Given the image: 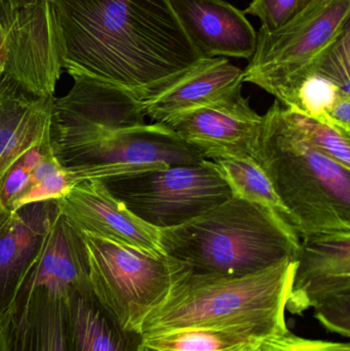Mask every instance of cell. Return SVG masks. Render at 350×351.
Segmentation results:
<instances>
[{"label": "cell", "instance_id": "cell-1", "mask_svg": "<svg viewBox=\"0 0 350 351\" xmlns=\"http://www.w3.org/2000/svg\"><path fill=\"white\" fill-rule=\"evenodd\" d=\"M62 66L123 90L140 103L197 67L205 55L183 29L170 0H51Z\"/></svg>", "mask_w": 350, "mask_h": 351}, {"label": "cell", "instance_id": "cell-2", "mask_svg": "<svg viewBox=\"0 0 350 351\" xmlns=\"http://www.w3.org/2000/svg\"><path fill=\"white\" fill-rule=\"evenodd\" d=\"M296 260L242 276L193 274L179 278L141 328L143 338L188 328L245 330L264 337L289 332L286 306Z\"/></svg>", "mask_w": 350, "mask_h": 351}, {"label": "cell", "instance_id": "cell-3", "mask_svg": "<svg viewBox=\"0 0 350 351\" xmlns=\"http://www.w3.org/2000/svg\"><path fill=\"white\" fill-rule=\"evenodd\" d=\"M160 231L166 255L193 274L247 276L295 260L300 245L268 213L232 195L183 224Z\"/></svg>", "mask_w": 350, "mask_h": 351}, {"label": "cell", "instance_id": "cell-4", "mask_svg": "<svg viewBox=\"0 0 350 351\" xmlns=\"http://www.w3.org/2000/svg\"><path fill=\"white\" fill-rule=\"evenodd\" d=\"M257 162L297 225L300 239L350 232V170L310 145L275 100L262 115Z\"/></svg>", "mask_w": 350, "mask_h": 351}, {"label": "cell", "instance_id": "cell-5", "mask_svg": "<svg viewBox=\"0 0 350 351\" xmlns=\"http://www.w3.org/2000/svg\"><path fill=\"white\" fill-rule=\"evenodd\" d=\"M350 0H305L295 16L273 32L259 30L244 69L250 82L295 106L302 82L312 75L326 49L350 27Z\"/></svg>", "mask_w": 350, "mask_h": 351}, {"label": "cell", "instance_id": "cell-6", "mask_svg": "<svg viewBox=\"0 0 350 351\" xmlns=\"http://www.w3.org/2000/svg\"><path fill=\"white\" fill-rule=\"evenodd\" d=\"M92 293L125 329L141 334L144 321L189 268L166 255H152L80 232Z\"/></svg>", "mask_w": 350, "mask_h": 351}, {"label": "cell", "instance_id": "cell-7", "mask_svg": "<svg viewBox=\"0 0 350 351\" xmlns=\"http://www.w3.org/2000/svg\"><path fill=\"white\" fill-rule=\"evenodd\" d=\"M101 181L134 215L158 229L183 224L232 196L215 164L208 160Z\"/></svg>", "mask_w": 350, "mask_h": 351}, {"label": "cell", "instance_id": "cell-8", "mask_svg": "<svg viewBox=\"0 0 350 351\" xmlns=\"http://www.w3.org/2000/svg\"><path fill=\"white\" fill-rule=\"evenodd\" d=\"M53 154L74 185L84 180H104L205 160L195 147L160 123L111 132Z\"/></svg>", "mask_w": 350, "mask_h": 351}, {"label": "cell", "instance_id": "cell-9", "mask_svg": "<svg viewBox=\"0 0 350 351\" xmlns=\"http://www.w3.org/2000/svg\"><path fill=\"white\" fill-rule=\"evenodd\" d=\"M2 73L25 92L55 97L61 78L62 43L51 0H0Z\"/></svg>", "mask_w": 350, "mask_h": 351}, {"label": "cell", "instance_id": "cell-10", "mask_svg": "<svg viewBox=\"0 0 350 351\" xmlns=\"http://www.w3.org/2000/svg\"><path fill=\"white\" fill-rule=\"evenodd\" d=\"M286 311L314 317L332 333L350 336V232L300 239Z\"/></svg>", "mask_w": 350, "mask_h": 351}, {"label": "cell", "instance_id": "cell-11", "mask_svg": "<svg viewBox=\"0 0 350 351\" xmlns=\"http://www.w3.org/2000/svg\"><path fill=\"white\" fill-rule=\"evenodd\" d=\"M73 80L67 95L53 99L51 123L53 152L145 123L141 103L131 95L86 78Z\"/></svg>", "mask_w": 350, "mask_h": 351}, {"label": "cell", "instance_id": "cell-12", "mask_svg": "<svg viewBox=\"0 0 350 351\" xmlns=\"http://www.w3.org/2000/svg\"><path fill=\"white\" fill-rule=\"evenodd\" d=\"M263 117L242 92L215 104L193 109L164 123L205 160H257Z\"/></svg>", "mask_w": 350, "mask_h": 351}, {"label": "cell", "instance_id": "cell-13", "mask_svg": "<svg viewBox=\"0 0 350 351\" xmlns=\"http://www.w3.org/2000/svg\"><path fill=\"white\" fill-rule=\"evenodd\" d=\"M55 202L60 214L79 232L152 255H166L160 229L134 215L101 180L79 182Z\"/></svg>", "mask_w": 350, "mask_h": 351}, {"label": "cell", "instance_id": "cell-14", "mask_svg": "<svg viewBox=\"0 0 350 351\" xmlns=\"http://www.w3.org/2000/svg\"><path fill=\"white\" fill-rule=\"evenodd\" d=\"M88 289L92 286L82 234L59 212L14 303L24 300L35 291L67 300L75 293Z\"/></svg>", "mask_w": 350, "mask_h": 351}, {"label": "cell", "instance_id": "cell-15", "mask_svg": "<svg viewBox=\"0 0 350 351\" xmlns=\"http://www.w3.org/2000/svg\"><path fill=\"white\" fill-rule=\"evenodd\" d=\"M170 2L185 32L205 57H252L257 32L244 10L225 0Z\"/></svg>", "mask_w": 350, "mask_h": 351}, {"label": "cell", "instance_id": "cell-16", "mask_svg": "<svg viewBox=\"0 0 350 351\" xmlns=\"http://www.w3.org/2000/svg\"><path fill=\"white\" fill-rule=\"evenodd\" d=\"M58 213L55 200L26 204L0 229V319L12 308Z\"/></svg>", "mask_w": 350, "mask_h": 351}, {"label": "cell", "instance_id": "cell-17", "mask_svg": "<svg viewBox=\"0 0 350 351\" xmlns=\"http://www.w3.org/2000/svg\"><path fill=\"white\" fill-rule=\"evenodd\" d=\"M244 70L227 58H207L166 90L141 102L145 117L164 123L199 107L215 104L242 90Z\"/></svg>", "mask_w": 350, "mask_h": 351}, {"label": "cell", "instance_id": "cell-18", "mask_svg": "<svg viewBox=\"0 0 350 351\" xmlns=\"http://www.w3.org/2000/svg\"><path fill=\"white\" fill-rule=\"evenodd\" d=\"M53 99L28 94L0 72V183L25 154L51 140Z\"/></svg>", "mask_w": 350, "mask_h": 351}, {"label": "cell", "instance_id": "cell-19", "mask_svg": "<svg viewBox=\"0 0 350 351\" xmlns=\"http://www.w3.org/2000/svg\"><path fill=\"white\" fill-rule=\"evenodd\" d=\"M4 319L8 351H72L63 299L35 291Z\"/></svg>", "mask_w": 350, "mask_h": 351}, {"label": "cell", "instance_id": "cell-20", "mask_svg": "<svg viewBox=\"0 0 350 351\" xmlns=\"http://www.w3.org/2000/svg\"><path fill=\"white\" fill-rule=\"evenodd\" d=\"M72 351H143V337L125 329L101 304L92 289L66 300Z\"/></svg>", "mask_w": 350, "mask_h": 351}, {"label": "cell", "instance_id": "cell-21", "mask_svg": "<svg viewBox=\"0 0 350 351\" xmlns=\"http://www.w3.org/2000/svg\"><path fill=\"white\" fill-rule=\"evenodd\" d=\"M232 191V195L247 200L268 213L284 230L300 241L297 225L282 202L259 162L251 158H228L212 160Z\"/></svg>", "mask_w": 350, "mask_h": 351}, {"label": "cell", "instance_id": "cell-22", "mask_svg": "<svg viewBox=\"0 0 350 351\" xmlns=\"http://www.w3.org/2000/svg\"><path fill=\"white\" fill-rule=\"evenodd\" d=\"M268 337L245 330L188 328L143 338L156 351H261Z\"/></svg>", "mask_w": 350, "mask_h": 351}, {"label": "cell", "instance_id": "cell-23", "mask_svg": "<svg viewBox=\"0 0 350 351\" xmlns=\"http://www.w3.org/2000/svg\"><path fill=\"white\" fill-rule=\"evenodd\" d=\"M282 114L288 125L305 141L334 162L350 170V135L321 123L299 111L282 105Z\"/></svg>", "mask_w": 350, "mask_h": 351}, {"label": "cell", "instance_id": "cell-24", "mask_svg": "<svg viewBox=\"0 0 350 351\" xmlns=\"http://www.w3.org/2000/svg\"><path fill=\"white\" fill-rule=\"evenodd\" d=\"M347 93L322 76H308L298 90L293 110L323 121L333 105Z\"/></svg>", "mask_w": 350, "mask_h": 351}, {"label": "cell", "instance_id": "cell-25", "mask_svg": "<svg viewBox=\"0 0 350 351\" xmlns=\"http://www.w3.org/2000/svg\"><path fill=\"white\" fill-rule=\"evenodd\" d=\"M51 147V140L41 145L35 146L25 154L6 173L0 183V202L3 204L4 208L12 212L14 202L30 186L33 171Z\"/></svg>", "mask_w": 350, "mask_h": 351}, {"label": "cell", "instance_id": "cell-26", "mask_svg": "<svg viewBox=\"0 0 350 351\" xmlns=\"http://www.w3.org/2000/svg\"><path fill=\"white\" fill-rule=\"evenodd\" d=\"M350 27L326 49L314 74L330 80L350 94Z\"/></svg>", "mask_w": 350, "mask_h": 351}, {"label": "cell", "instance_id": "cell-27", "mask_svg": "<svg viewBox=\"0 0 350 351\" xmlns=\"http://www.w3.org/2000/svg\"><path fill=\"white\" fill-rule=\"evenodd\" d=\"M305 0H252L245 14L261 21V30L273 32L295 16Z\"/></svg>", "mask_w": 350, "mask_h": 351}, {"label": "cell", "instance_id": "cell-28", "mask_svg": "<svg viewBox=\"0 0 350 351\" xmlns=\"http://www.w3.org/2000/svg\"><path fill=\"white\" fill-rule=\"evenodd\" d=\"M74 183L71 178L62 167L61 170L55 174L49 175L41 181L31 185L25 193L14 202L12 212L26 206V204H35V202H49L55 200L65 195Z\"/></svg>", "mask_w": 350, "mask_h": 351}, {"label": "cell", "instance_id": "cell-29", "mask_svg": "<svg viewBox=\"0 0 350 351\" xmlns=\"http://www.w3.org/2000/svg\"><path fill=\"white\" fill-rule=\"evenodd\" d=\"M261 351H350L349 343L308 339L291 332L264 339Z\"/></svg>", "mask_w": 350, "mask_h": 351}, {"label": "cell", "instance_id": "cell-30", "mask_svg": "<svg viewBox=\"0 0 350 351\" xmlns=\"http://www.w3.org/2000/svg\"><path fill=\"white\" fill-rule=\"evenodd\" d=\"M321 123H327L350 135V95L341 97Z\"/></svg>", "mask_w": 350, "mask_h": 351}, {"label": "cell", "instance_id": "cell-31", "mask_svg": "<svg viewBox=\"0 0 350 351\" xmlns=\"http://www.w3.org/2000/svg\"><path fill=\"white\" fill-rule=\"evenodd\" d=\"M0 351H8V341H6L5 319H0Z\"/></svg>", "mask_w": 350, "mask_h": 351}, {"label": "cell", "instance_id": "cell-32", "mask_svg": "<svg viewBox=\"0 0 350 351\" xmlns=\"http://www.w3.org/2000/svg\"><path fill=\"white\" fill-rule=\"evenodd\" d=\"M10 215H12V212L8 210V208H4L3 204L0 202V229H1L2 227H3V225L8 222Z\"/></svg>", "mask_w": 350, "mask_h": 351}, {"label": "cell", "instance_id": "cell-33", "mask_svg": "<svg viewBox=\"0 0 350 351\" xmlns=\"http://www.w3.org/2000/svg\"><path fill=\"white\" fill-rule=\"evenodd\" d=\"M4 61H5V56H4L3 38H2L1 29H0V72L3 71Z\"/></svg>", "mask_w": 350, "mask_h": 351}, {"label": "cell", "instance_id": "cell-34", "mask_svg": "<svg viewBox=\"0 0 350 351\" xmlns=\"http://www.w3.org/2000/svg\"><path fill=\"white\" fill-rule=\"evenodd\" d=\"M143 351H156V350H152V348H147V346H144Z\"/></svg>", "mask_w": 350, "mask_h": 351}]
</instances>
